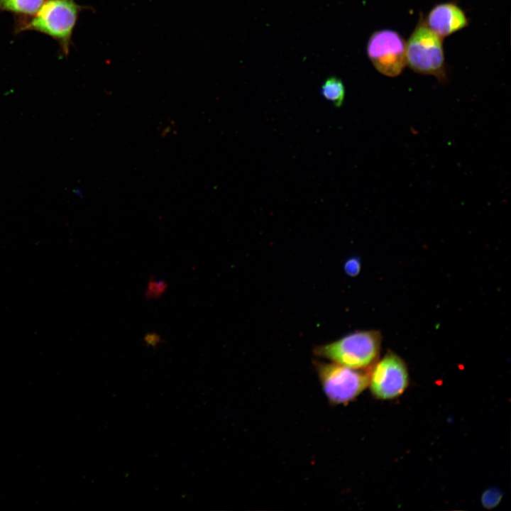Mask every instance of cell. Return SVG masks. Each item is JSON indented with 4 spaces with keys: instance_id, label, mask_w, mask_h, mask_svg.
Masks as SVG:
<instances>
[{
    "instance_id": "obj_1",
    "label": "cell",
    "mask_w": 511,
    "mask_h": 511,
    "mask_svg": "<svg viewBox=\"0 0 511 511\" xmlns=\"http://www.w3.org/2000/svg\"><path fill=\"white\" fill-rule=\"evenodd\" d=\"M89 6L78 4L75 0H45L33 16L17 18L15 33L34 31L56 40L64 56H67L72 44L73 31L79 13Z\"/></svg>"
},
{
    "instance_id": "obj_2",
    "label": "cell",
    "mask_w": 511,
    "mask_h": 511,
    "mask_svg": "<svg viewBox=\"0 0 511 511\" xmlns=\"http://www.w3.org/2000/svg\"><path fill=\"white\" fill-rule=\"evenodd\" d=\"M380 343V334L377 331H356L335 341L317 346L314 353L351 368L366 370L377 361Z\"/></svg>"
},
{
    "instance_id": "obj_3",
    "label": "cell",
    "mask_w": 511,
    "mask_h": 511,
    "mask_svg": "<svg viewBox=\"0 0 511 511\" xmlns=\"http://www.w3.org/2000/svg\"><path fill=\"white\" fill-rule=\"evenodd\" d=\"M442 38L422 21L406 43V62L414 72L433 75L439 80L446 77Z\"/></svg>"
},
{
    "instance_id": "obj_4",
    "label": "cell",
    "mask_w": 511,
    "mask_h": 511,
    "mask_svg": "<svg viewBox=\"0 0 511 511\" xmlns=\"http://www.w3.org/2000/svg\"><path fill=\"white\" fill-rule=\"evenodd\" d=\"M314 363L324 392L331 403H348L368 385L370 371L334 362L315 361Z\"/></svg>"
},
{
    "instance_id": "obj_5",
    "label": "cell",
    "mask_w": 511,
    "mask_h": 511,
    "mask_svg": "<svg viewBox=\"0 0 511 511\" xmlns=\"http://www.w3.org/2000/svg\"><path fill=\"white\" fill-rule=\"evenodd\" d=\"M369 60L381 74L396 77L405 67L406 43L396 31L383 29L374 32L366 48Z\"/></svg>"
},
{
    "instance_id": "obj_6",
    "label": "cell",
    "mask_w": 511,
    "mask_h": 511,
    "mask_svg": "<svg viewBox=\"0 0 511 511\" xmlns=\"http://www.w3.org/2000/svg\"><path fill=\"white\" fill-rule=\"evenodd\" d=\"M409 384V373L404 361L394 353H387L375 362L369 374L370 391L376 398L392 400L401 395Z\"/></svg>"
},
{
    "instance_id": "obj_7",
    "label": "cell",
    "mask_w": 511,
    "mask_h": 511,
    "mask_svg": "<svg viewBox=\"0 0 511 511\" xmlns=\"http://www.w3.org/2000/svg\"><path fill=\"white\" fill-rule=\"evenodd\" d=\"M426 24L441 38L450 35L468 25L463 10L454 2H444L434 6L429 12Z\"/></svg>"
},
{
    "instance_id": "obj_8",
    "label": "cell",
    "mask_w": 511,
    "mask_h": 511,
    "mask_svg": "<svg viewBox=\"0 0 511 511\" xmlns=\"http://www.w3.org/2000/svg\"><path fill=\"white\" fill-rule=\"evenodd\" d=\"M45 0H0V11L13 13L18 18L34 15Z\"/></svg>"
},
{
    "instance_id": "obj_9",
    "label": "cell",
    "mask_w": 511,
    "mask_h": 511,
    "mask_svg": "<svg viewBox=\"0 0 511 511\" xmlns=\"http://www.w3.org/2000/svg\"><path fill=\"white\" fill-rule=\"evenodd\" d=\"M321 94L334 106L340 107L344 101L345 87L339 78L330 77L322 84Z\"/></svg>"
},
{
    "instance_id": "obj_10",
    "label": "cell",
    "mask_w": 511,
    "mask_h": 511,
    "mask_svg": "<svg viewBox=\"0 0 511 511\" xmlns=\"http://www.w3.org/2000/svg\"><path fill=\"white\" fill-rule=\"evenodd\" d=\"M167 288L165 280L157 278H150L145 291V297L148 300L159 298Z\"/></svg>"
},
{
    "instance_id": "obj_11",
    "label": "cell",
    "mask_w": 511,
    "mask_h": 511,
    "mask_svg": "<svg viewBox=\"0 0 511 511\" xmlns=\"http://www.w3.org/2000/svg\"><path fill=\"white\" fill-rule=\"evenodd\" d=\"M502 499V493L497 488H490L486 490L482 495V505L488 508L491 509L497 506Z\"/></svg>"
},
{
    "instance_id": "obj_12",
    "label": "cell",
    "mask_w": 511,
    "mask_h": 511,
    "mask_svg": "<svg viewBox=\"0 0 511 511\" xmlns=\"http://www.w3.org/2000/svg\"><path fill=\"white\" fill-rule=\"evenodd\" d=\"M143 340L147 346L152 348L158 346L162 341L160 336L155 332L146 334Z\"/></svg>"
},
{
    "instance_id": "obj_13",
    "label": "cell",
    "mask_w": 511,
    "mask_h": 511,
    "mask_svg": "<svg viewBox=\"0 0 511 511\" xmlns=\"http://www.w3.org/2000/svg\"><path fill=\"white\" fill-rule=\"evenodd\" d=\"M346 273L353 275L358 272L359 264L356 260H351L347 261L345 265Z\"/></svg>"
}]
</instances>
